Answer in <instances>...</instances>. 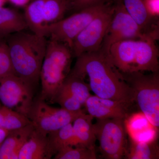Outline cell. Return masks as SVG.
Segmentation results:
<instances>
[{
	"mask_svg": "<svg viewBox=\"0 0 159 159\" xmlns=\"http://www.w3.org/2000/svg\"><path fill=\"white\" fill-rule=\"evenodd\" d=\"M70 74L85 80L88 78L90 90L96 96L132 106L133 91L108 55L99 51L85 53L77 57Z\"/></svg>",
	"mask_w": 159,
	"mask_h": 159,
	"instance_id": "obj_1",
	"label": "cell"
},
{
	"mask_svg": "<svg viewBox=\"0 0 159 159\" xmlns=\"http://www.w3.org/2000/svg\"><path fill=\"white\" fill-rule=\"evenodd\" d=\"M8 37L6 42L14 74L33 85L39 79L48 41L45 37L23 31Z\"/></svg>",
	"mask_w": 159,
	"mask_h": 159,
	"instance_id": "obj_2",
	"label": "cell"
},
{
	"mask_svg": "<svg viewBox=\"0 0 159 159\" xmlns=\"http://www.w3.org/2000/svg\"><path fill=\"white\" fill-rule=\"evenodd\" d=\"M157 38L122 41L111 46L109 57L114 66L122 73L134 72H158Z\"/></svg>",
	"mask_w": 159,
	"mask_h": 159,
	"instance_id": "obj_3",
	"label": "cell"
},
{
	"mask_svg": "<svg viewBox=\"0 0 159 159\" xmlns=\"http://www.w3.org/2000/svg\"><path fill=\"white\" fill-rule=\"evenodd\" d=\"M73 56L67 45L54 40L48 41L40 72L42 90L39 99L53 102L55 95L70 74Z\"/></svg>",
	"mask_w": 159,
	"mask_h": 159,
	"instance_id": "obj_4",
	"label": "cell"
},
{
	"mask_svg": "<svg viewBox=\"0 0 159 159\" xmlns=\"http://www.w3.org/2000/svg\"><path fill=\"white\" fill-rule=\"evenodd\" d=\"M122 74L125 82L133 91L134 102H137L141 112L159 130V71L148 74L142 72Z\"/></svg>",
	"mask_w": 159,
	"mask_h": 159,
	"instance_id": "obj_5",
	"label": "cell"
},
{
	"mask_svg": "<svg viewBox=\"0 0 159 159\" xmlns=\"http://www.w3.org/2000/svg\"><path fill=\"white\" fill-rule=\"evenodd\" d=\"M114 6L112 17L100 50L108 55L112 45L126 40L145 39L150 37L158 38L159 33H145L129 15L121 0Z\"/></svg>",
	"mask_w": 159,
	"mask_h": 159,
	"instance_id": "obj_6",
	"label": "cell"
},
{
	"mask_svg": "<svg viewBox=\"0 0 159 159\" xmlns=\"http://www.w3.org/2000/svg\"><path fill=\"white\" fill-rule=\"evenodd\" d=\"M111 6L106 3L76 11L68 17L51 24L46 29V37L67 45L70 48L77 35L94 18Z\"/></svg>",
	"mask_w": 159,
	"mask_h": 159,
	"instance_id": "obj_7",
	"label": "cell"
},
{
	"mask_svg": "<svg viewBox=\"0 0 159 159\" xmlns=\"http://www.w3.org/2000/svg\"><path fill=\"white\" fill-rule=\"evenodd\" d=\"M93 125L96 138L99 142V150L103 158H122L126 150L124 120L97 119Z\"/></svg>",
	"mask_w": 159,
	"mask_h": 159,
	"instance_id": "obj_8",
	"label": "cell"
},
{
	"mask_svg": "<svg viewBox=\"0 0 159 159\" xmlns=\"http://www.w3.org/2000/svg\"><path fill=\"white\" fill-rule=\"evenodd\" d=\"M84 112L82 110L71 111L61 107H52L44 100L39 99L33 102L27 117L32 122L35 130L48 135L52 132L73 123L77 117Z\"/></svg>",
	"mask_w": 159,
	"mask_h": 159,
	"instance_id": "obj_9",
	"label": "cell"
},
{
	"mask_svg": "<svg viewBox=\"0 0 159 159\" xmlns=\"http://www.w3.org/2000/svg\"><path fill=\"white\" fill-rule=\"evenodd\" d=\"M114 6H110L89 23L73 41L71 48L73 56L99 51L113 14Z\"/></svg>",
	"mask_w": 159,
	"mask_h": 159,
	"instance_id": "obj_10",
	"label": "cell"
},
{
	"mask_svg": "<svg viewBox=\"0 0 159 159\" xmlns=\"http://www.w3.org/2000/svg\"><path fill=\"white\" fill-rule=\"evenodd\" d=\"M33 85L10 74L0 77V102L27 116L33 101Z\"/></svg>",
	"mask_w": 159,
	"mask_h": 159,
	"instance_id": "obj_11",
	"label": "cell"
},
{
	"mask_svg": "<svg viewBox=\"0 0 159 159\" xmlns=\"http://www.w3.org/2000/svg\"><path fill=\"white\" fill-rule=\"evenodd\" d=\"M89 115L97 119H119L125 120L130 115L132 106L112 99L91 95L84 105Z\"/></svg>",
	"mask_w": 159,
	"mask_h": 159,
	"instance_id": "obj_12",
	"label": "cell"
},
{
	"mask_svg": "<svg viewBox=\"0 0 159 159\" xmlns=\"http://www.w3.org/2000/svg\"><path fill=\"white\" fill-rule=\"evenodd\" d=\"M125 130L129 139L140 142L157 140L159 130L151 124L142 112L132 114L124 120Z\"/></svg>",
	"mask_w": 159,
	"mask_h": 159,
	"instance_id": "obj_13",
	"label": "cell"
},
{
	"mask_svg": "<svg viewBox=\"0 0 159 159\" xmlns=\"http://www.w3.org/2000/svg\"><path fill=\"white\" fill-rule=\"evenodd\" d=\"M34 129L31 123L10 131L0 148V159H18L20 150Z\"/></svg>",
	"mask_w": 159,
	"mask_h": 159,
	"instance_id": "obj_14",
	"label": "cell"
},
{
	"mask_svg": "<svg viewBox=\"0 0 159 159\" xmlns=\"http://www.w3.org/2000/svg\"><path fill=\"white\" fill-rule=\"evenodd\" d=\"M48 135L34 129L19 152L18 159H49Z\"/></svg>",
	"mask_w": 159,
	"mask_h": 159,
	"instance_id": "obj_15",
	"label": "cell"
},
{
	"mask_svg": "<svg viewBox=\"0 0 159 159\" xmlns=\"http://www.w3.org/2000/svg\"><path fill=\"white\" fill-rule=\"evenodd\" d=\"M93 119L92 116L84 112L73 122L72 125L76 146L95 148L97 138L93 123Z\"/></svg>",
	"mask_w": 159,
	"mask_h": 159,
	"instance_id": "obj_16",
	"label": "cell"
},
{
	"mask_svg": "<svg viewBox=\"0 0 159 159\" xmlns=\"http://www.w3.org/2000/svg\"><path fill=\"white\" fill-rule=\"evenodd\" d=\"M129 15L145 33H150L157 29L152 27L154 18L148 12L147 0H121Z\"/></svg>",
	"mask_w": 159,
	"mask_h": 159,
	"instance_id": "obj_17",
	"label": "cell"
},
{
	"mask_svg": "<svg viewBox=\"0 0 159 159\" xmlns=\"http://www.w3.org/2000/svg\"><path fill=\"white\" fill-rule=\"evenodd\" d=\"M27 28L24 15L14 9L0 7V38L8 37Z\"/></svg>",
	"mask_w": 159,
	"mask_h": 159,
	"instance_id": "obj_18",
	"label": "cell"
},
{
	"mask_svg": "<svg viewBox=\"0 0 159 159\" xmlns=\"http://www.w3.org/2000/svg\"><path fill=\"white\" fill-rule=\"evenodd\" d=\"M48 138L50 159L66 146L76 145L72 123L48 134Z\"/></svg>",
	"mask_w": 159,
	"mask_h": 159,
	"instance_id": "obj_19",
	"label": "cell"
},
{
	"mask_svg": "<svg viewBox=\"0 0 159 159\" xmlns=\"http://www.w3.org/2000/svg\"><path fill=\"white\" fill-rule=\"evenodd\" d=\"M124 157L127 159H158L159 148L157 140L140 142L129 139V145Z\"/></svg>",
	"mask_w": 159,
	"mask_h": 159,
	"instance_id": "obj_20",
	"label": "cell"
},
{
	"mask_svg": "<svg viewBox=\"0 0 159 159\" xmlns=\"http://www.w3.org/2000/svg\"><path fill=\"white\" fill-rule=\"evenodd\" d=\"M41 3L46 29L49 25L64 18L66 12L70 10L66 0H41Z\"/></svg>",
	"mask_w": 159,
	"mask_h": 159,
	"instance_id": "obj_21",
	"label": "cell"
},
{
	"mask_svg": "<svg viewBox=\"0 0 159 159\" xmlns=\"http://www.w3.org/2000/svg\"><path fill=\"white\" fill-rule=\"evenodd\" d=\"M61 87L76 98L83 106L91 95L89 86L85 80L70 74Z\"/></svg>",
	"mask_w": 159,
	"mask_h": 159,
	"instance_id": "obj_22",
	"label": "cell"
},
{
	"mask_svg": "<svg viewBox=\"0 0 159 159\" xmlns=\"http://www.w3.org/2000/svg\"><path fill=\"white\" fill-rule=\"evenodd\" d=\"M54 157V159H97L95 148L72 145L61 149Z\"/></svg>",
	"mask_w": 159,
	"mask_h": 159,
	"instance_id": "obj_23",
	"label": "cell"
},
{
	"mask_svg": "<svg viewBox=\"0 0 159 159\" xmlns=\"http://www.w3.org/2000/svg\"><path fill=\"white\" fill-rule=\"evenodd\" d=\"M53 102H57L61 108L71 111H77L82 110V104L61 87L55 95Z\"/></svg>",
	"mask_w": 159,
	"mask_h": 159,
	"instance_id": "obj_24",
	"label": "cell"
},
{
	"mask_svg": "<svg viewBox=\"0 0 159 159\" xmlns=\"http://www.w3.org/2000/svg\"><path fill=\"white\" fill-rule=\"evenodd\" d=\"M14 74L9 57L7 42L0 38V77Z\"/></svg>",
	"mask_w": 159,
	"mask_h": 159,
	"instance_id": "obj_25",
	"label": "cell"
},
{
	"mask_svg": "<svg viewBox=\"0 0 159 159\" xmlns=\"http://www.w3.org/2000/svg\"><path fill=\"white\" fill-rule=\"evenodd\" d=\"M108 3V0H70V8L76 11L97 5Z\"/></svg>",
	"mask_w": 159,
	"mask_h": 159,
	"instance_id": "obj_26",
	"label": "cell"
},
{
	"mask_svg": "<svg viewBox=\"0 0 159 159\" xmlns=\"http://www.w3.org/2000/svg\"><path fill=\"white\" fill-rule=\"evenodd\" d=\"M147 7L148 12L152 17H158L159 0H147Z\"/></svg>",
	"mask_w": 159,
	"mask_h": 159,
	"instance_id": "obj_27",
	"label": "cell"
},
{
	"mask_svg": "<svg viewBox=\"0 0 159 159\" xmlns=\"http://www.w3.org/2000/svg\"><path fill=\"white\" fill-rule=\"evenodd\" d=\"M11 4L18 7H25L30 2V0H7Z\"/></svg>",
	"mask_w": 159,
	"mask_h": 159,
	"instance_id": "obj_28",
	"label": "cell"
},
{
	"mask_svg": "<svg viewBox=\"0 0 159 159\" xmlns=\"http://www.w3.org/2000/svg\"><path fill=\"white\" fill-rule=\"evenodd\" d=\"M10 131L2 128H0V148L4 142V140L6 139V137L8 135Z\"/></svg>",
	"mask_w": 159,
	"mask_h": 159,
	"instance_id": "obj_29",
	"label": "cell"
},
{
	"mask_svg": "<svg viewBox=\"0 0 159 159\" xmlns=\"http://www.w3.org/2000/svg\"><path fill=\"white\" fill-rule=\"evenodd\" d=\"M7 0H0V7H2L5 5Z\"/></svg>",
	"mask_w": 159,
	"mask_h": 159,
	"instance_id": "obj_30",
	"label": "cell"
},
{
	"mask_svg": "<svg viewBox=\"0 0 159 159\" xmlns=\"http://www.w3.org/2000/svg\"><path fill=\"white\" fill-rule=\"evenodd\" d=\"M66 1H67L68 2H69V4H70V0H66Z\"/></svg>",
	"mask_w": 159,
	"mask_h": 159,
	"instance_id": "obj_31",
	"label": "cell"
},
{
	"mask_svg": "<svg viewBox=\"0 0 159 159\" xmlns=\"http://www.w3.org/2000/svg\"><path fill=\"white\" fill-rule=\"evenodd\" d=\"M112 1H115V2H117V1H119V0H112Z\"/></svg>",
	"mask_w": 159,
	"mask_h": 159,
	"instance_id": "obj_32",
	"label": "cell"
},
{
	"mask_svg": "<svg viewBox=\"0 0 159 159\" xmlns=\"http://www.w3.org/2000/svg\"><path fill=\"white\" fill-rule=\"evenodd\" d=\"M30 1H31V0H30Z\"/></svg>",
	"mask_w": 159,
	"mask_h": 159,
	"instance_id": "obj_33",
	"label": "cell"
}]
</instances>
